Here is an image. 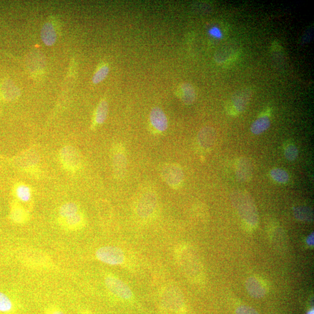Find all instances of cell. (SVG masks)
Returning a JSON list of instances; mask_svg holds the SVG:
<instances>
[{
  "label": "cell",
  "mask_w": 314,
  "mask_h": 314,
  "mask_svg": "<svg viewBox=\"0 0 314 314\" xmlns=\"http://www.w3.org/2000/svg\"><path fill=\"white\" fill-rule=\"evenodd\" d=\"M158 195L154 189L145 188L139 192L134 203V213L139 222L147 224L152 222L159 211Z\"/></svg>",
  "instance_id": "obj_1"
},
{
  "label": "cell",
  "mask_w": 314,
  "mask_h": 314,
  "mask_svg": "<svg viewBox=\"0 0 314 314\" xmlns=\"http://www.w3.org/2000/svg\"><path fill=\"white\" fill-rule=\"evenodd\" d=\"M176 262L180 270L191 281H201L203 272L201 263L196 253L187 244H180L175 249Z\"/></svg>",
  "instance_id": "obj_2"
},
{
  "label": "cell",
  "mask_w": 314,
  "mask_h": 314,
  "mask_svg": "<svg viewBox=\"0 0 314 314\" xmlns=\"http://www.w3.org/2000/svg\"><path fill=\"white\" fill-rule=\"evenodd\" d=\"M230 200L239 216L245 224L256 227L259 223V214L255 203L248 192L234 191L230 195Z\"/></svg>",
  "instance_id": "obj_3"
},
{
  "label": "cell",
  "mask_w": 314,
  "mask_h": 314,
  "mask_svg": "<svg viewBox=\"0 0 314 314\" xmlns=\"http://www.w3.org/2000/svg\"><path fill=\"white\" fill-rule=\"evenodd\" d=\"M160 175L166 184L173 189H178L184 181V172L181 166L173 162L162 164L160 169Z\"/></svg>",
  "instance_id": "obj_4"
},
{
  "label": "cell",
  "mask_w": 314,
  "mask_h": 314,
  "mask_svg": "<svg viewBox=\"0 0 314 314\" xmlns=\"http://www.w3.org/2000/svg\"><path fill=\"white\" fill-rule=\"evenodd\" d=\"M113 175L117 179H122L126 175L128 167L125 147L121 143H116L111 151Z\"/></svg>",
  "instance_id": "obj_5"
},
{
  "label": "cell",
  "mask_w": 314,
  "mask_h": 314,
  "mask_svg": "<svg viewBox=\"0 0 314 314\" xmlns=\"http://www.w3.org/2000/svg\"><path fill=\"white\" fill-rule=\"evenodd\" d=\"M160 298L164 307L171 311H179L183 305L182 295L175 285L169 284L162 287Z\"/></svg>",
  "instance_id": "obj_6"
},
{
  "label": "cell",
  "mask_w": 314,
  "mask_h": 314,
  "mask_svg": "<svg viewBox=\"0 0 314 314\" xmlns=\"http://www.w3.org/2000/svg\"><path fill=\"white\" fill-rule=\"evenodd\" d=\"M96 256L101 262L111 266H122L127 260L122 249L115 246H104L98 248Z\"/></svg>",
  "instance_id": "obj_7"
},
{
  "label": "cell",
  "mask_w": 314,
  "mask_h": 314,
  "mask_svg": "<svg viewBox=\"0 0 314 314\" xmlns=\"http://www.w3.org/2000/svg\"><path fill=\"white\" fill-rule=\"evenodd\" d=\"M105 284L109 292L120 299L130 300L134 297L130 286L116 276L111 274L106 276Z\"/></svg>",
  "instance_id": "obj_8"
},
{
  "label": "cell",
  "mask_w": 314,
  "mask_h": 314,
  "mask_svg": "<svg viewBox=\"0 0 314 314\" xmlns=\"http://www.w3.org/2000/svg\"><path fill=\"white\" fill-rule=\"evenodd\" d=\"M59 159L64 167L68 171L75 172L82 167L81 155L73 146H67L63 147L60 151Z\"/></svg>",
  "instance_id": "obj_9"
},
{
  "label": "cell",
  "mask_w": 314,
  "mask_h": 314,
  "mask_svg": "<svg viewBox=\"0 0 314 314\" xmlns=\"http://www.w3.org/2000/svg\"><path fill=\"white\" fill-rule=\"evenodd\" d=\"M252 97V90L248 88L242 89L234 93L229 103V111L233 114L243 112Z\"/></svg>",
  "instance_id": "obj_10"
},
{
  "label": "cell",
  "mask_w": 314,
  "mask_h": 314,
  "mask_svg": "<svg viewBox=\"0 0 314 314\" xmlns=\"http://www.w3.org/2000/svg\"><path fill=\"white\" fill-rule=\"evenodd\" d=\"M217 140V132L213 127H204L197 136V143L200 150L210 151L214 146Z\"/></svg>",
  "instance_id": "obj_11"
},
{
  "label": "cell",
  "mask_w": 314,
  "mask_h": 314,
  "mask_svg": "<svg viewBox=\"0 0 314 314\" xmlns=\"http://www.w3.org/2000/svg\"><path fill=\"white\" fill-rule=\"evenodd\" d=\"M150 122L153 130L157 134L164 133L167 130L168 121L165 113L159 107H154L150 113Z\"/></svg>",
  "instance_id": "obj_12"
},
{
  "label": "cell",
  "mask_w": 314,
  "mask_h": 314,
  "mask_svg": "<svg viewBox=\"0 0 314 314\" xmlns=\"http://www.w3.org/2000/svg\"><path fill=\"white\" fill-rule=\"evenodd\" d=\"M234 170L237 179L241 182H247L252 179L253 166L248 158L243 157L238 158Z\"/></svg>",
  "instance_id": "obj_13"
},
{
  "label": "cell",
  "mask_w": 314,
  "mask_h": 314,
  "mask_svg": "<svg viewBox=\"0 0 314 314\" xmlns=\"http://www.w3.org/2000/svg\"><path fill=\"white\" fill-rule=\"evenodd\" d=\"M245 286H246L248 292L253 297L262 298L267 293L266 286L263 284L261 280L256 277L248 278Z\"/></svg>",
  "instance_id": "obj_14"
},
{
  "label": "cell",
  "mask_w": 314,
  "mask_h": 314,
  "mask_svg": "<svg viewBox=\"0 0 314 314\" xmlns=\"http://www.w3.org/2000/svg\"><path fill=\"white\" fill-rule=\"evenodd\" d=\"M39 161V157L35 151H28L19 158L18 162L22 168L30 171L35 170Z\"/></svg>",
  "instance_id": "obj_15"
},
{
  "label": "cell",
  "mask_w": 314,
  "mask_h": 314,
  "mask_svg": "<svg viewBox=\"0 0 314 314\" xmlns=\"http://www.w3.org/2000/svg\"><path fill=\"white\" fill-rule=\"evenodd\" d=\"M178 96L185 105H191L196 99L195 89L191 83H184L178 89Z\"/></svg>",
  "instance_id": "obj_16"
},
{
  "label": "cell",
  "mask_w": 314,
  "mask_h": 314,
  "mask_svg": "<svg viewBox=\"0 0 314 314\" xmlns=\"http://www.w3.org/2000/svg\"><path fill=\"white\" fill-rule=\"evenodd\" d=\"M0 93L6 101H13L20 96V90L14 83L10 81L3 82L0 86Z\"/></svg>",
  "instance_id": "obj_17"
},
{
  "label": "cell",
  "mask_w": 314,
  "mask_h": 314,
  "mask_svg": "<svg viewBox=\"0 0 314 314\" xmlns=\"http://www.w3.org/2000/svg\"><path fill=\"white\" fill-rule=\"evenodd\" d=\"M40 35L43 42L47 46L54 45L57 38L54 26L50 22L45 23L41 30Z\"/></svg>",
  "instance_id": "obj_18"
},
{
  "label": "cell",
  "mask_w": 314,
  "mask_h": 314,
  "mask_svg": "<svg viewBox=\"0 0 314 314\" xmlns=\"http://www.w3.org/2000/svg\"><path fill=\"white\" fill-rule=\"evenodd\" d=\"M271 119L269 116L264 115L257 119L251 126V132L253 134L259 135L267 131L271 127Z\"/></svg>",
  "instance_id": "obj_19"
},
{
  "label": "cell",
  "mask_w": 314,
  "mask_h": 314,
  "mask_svg": "<svg viewBox=\"0 0 314 314\" xmlns=\"http://www.w3.org/2000/svg\"><path fill=\"white\" fill-rule=\"evenodd\" d=\"M62 221L64 225L70 229H80L84 226L85 223L84 215L81 212L73 216L62 219Z\"/></svg>",
  "instance_id": "obj_20"
},
{
  "label": "cell",
  "mask_w": 314,
  "mask_h": 314,
  "mask_svg": "<svg viewBox=\"0 0 314 314\" xmlns=\"http://www.w3.org/2000/svg\"><path fill=\"white\" fill-rule=\"evenodd\" d=\"M108 113V105L107 101H101L97 106L94 115L93 125L96 127L103 124L107 119Z\"/></svg>",
  "instance_id": "obj_21"
},
{
  "label": "cell",
  "mask_w": 314,
  "mask_h": 314,
  "mask_svg": "<svg viewBox=\"0 0 314 314\" xmlns=\"http://www.w3.org/2000/svg\"><path fill=\"white\" fill-rule=\"evenodd\" d=\"M11 218L14 222L21 224L27 221L28 215L24 208L18 204H15L11 210Z\"/></svg>",
  "instance_id": "obj_22"
},
{
  "label": "cell",
  "mask_w": 314,
  "mask_h": 314,
  "mask_svg": "<svg viewBox=\"0 0 314 314\" xmlns=\"http://www.w3.org/2000/svg\"><path fill=\"white\" fill-rule=\"evenodd\" d=\"M294 216L300 221H311L313 218L312 210L305 206H300L294 209Z\"/></svg>",
  "instance_id": "obj_23"
},
{
  "label": "cell",
  "mask_w": 314,
  "mask_h": 314,
  "mask_svg": "<svg viewBox=\"0 0 314 314\" xmlns=\"http://www.w3.org/2000/svg\"><path fill=\"white\" fill-rule=\"evenodd\" d=\"M80 212L77 204L75 203H68L60 207L59 213L61 219L73 216Z\"/></svg>",
  "instance_id": "obj_24"
},
{
  "label": "cell",
  "mask_w": 314,
  "mask_h": 314,
  "mask_svg": "<svg viewBox=\"0 0 314 314\" xmlns=\"http://www.w3.org/2000/svg\"><path fill=\"white\" fill-rule=\"evenodd\" d=\"M15 192L17 198L22 202H27L31 198V190L26 184H18L15 187Z\"/></svg>",
  "instance_id": "obj_25"
},
{
  "label": "cell",
  "mask_w": 314,
  "mask_h": 314,
  "mask_svg": "<svg viewBox=\"0 0 314 314\" xmlns=\"http://www.w3.org/2000/svg\"><path fill=\"white\" fill-rule=\"evenodd\" d=\"M270 175L273 180L279 183H286L290 179L289 173L282 168L272 169L270 172Z\"/></svg>",
  "instance_id": "obj_26"
},
{
  "label": "cell",
  "mask_w": 314,
  "mask_h": 314,
  "mask_svg": "<svg viewBox=\"0 0 314 314\" xmlns=\"http://www.w3.org/2000/svg\"><path fill=\"white\" fill-rule=\"evenodd\" d=\"M109 71V67L107 65H104L98 69L93 75L92 82L94 84L97 85L107 78Z\"/></svg>",
  "instance_id": "obj_27"
},
{
  "label": "cell",
  "mask_w": 314,
  "mask_h": 314,
  "mask_svg": "<svg viewBox=\"0 0 314 314\" xmlns=\"http://www.w3.org/2000/svg\"><path fill=\"white\" fill-rule=\"evenodd\" d=\"M13 307V302L10 298L6 294L0 292V312H10Z\"/></svg>",
  "instance_id": "obj_28"
},
{
  "label": "cell",
  "mask_w": 314,
  "mask_h": 314,
  "mask_svg": "<svg viewBox=\"0 0 314 314\" xmlns=\"http://www.w3.org/2000/svg\"><path fill=\"white\" fill-rule=\"evenodd\" d=\"M285 158L289 161L296 160L298 156V150L297 147L292 144L287 146L284 151Z\"/></svg>",
  "instance_id": "obj_29"
},
{
  "label": "cell",
  "mask_w": 314,
  "mask_h": 314,
  "mask_svg": "<svg viewBox=\"0 0 314 314\" xmlns=\"http://www.w3.org/2000/svg\"><path fill=\"white\" fill-rule=\"evenodd\" d=\"M236 314H259L254 308L248 306L242 305L238 307L236 311Z\"/></svg>",
  "instance_id": "obj_30"
},
{
  "label": "cell",
  "mask_w": 314,
  "mask_h": 314,
  "mask_svg": "<svg viewBox=\"0 0 314 314\" xmlns=\"http://www.w3.org/2000/svg\"><path fill=\"white\" fill-rule=\"evenodd\" d=\"M209 32L210 35L215 38V39H221L223 37L221 30L218 27H216V26H214V27L211 28Z\"/></svg>",
  "instance_id": "obj_31"
},
{
  "label": "cell",
  "mask_w": 314,
  "mask_h": 314,
  "mask_svg": "<svg viewBox=\"0 0 314 314\" xmlns=\"http://www.w3.org/2000/svg\"><path fill=\"white\" fill-rule=\"evenodd\" d=\"M312 33L311 32H307V33L305 34L304 36V39H303V41L304 43H307L309 42L310 40L308 39V37H309L310 38H311L312 39Z\"/></svg>",
  "instance_id": "obj_32"
},
{
  "label": "cell",
  "mask_w": 314,
  "mask_h": 314,
  "mask_svg": "<svg viewBox=\"0 0 314 314\" xmlns=\"http://www.w3.org/2000/svg\"><path fill=\"white\" fill-rule=\"evenodd\" d=\"M307 243L309 245H313V233L310 234V235L307 237Z\"/></svg>",
  "instance_id": "obj_33"
},
{
  "label": "cell",
  "mask_w": 314,
  "mask_h": 314,
  "mask_svg": "<svg viewBox=\"0 0 314 314\" xmlns=\"http://www.w3.org/2000/svg\"><path fill=\"white\" fill-rule=\"evenodd\" d=\"M52 314H64L62 312L60 311H56Z\"/></svg>",
  "instance_id": "obj_34"
},
{
  "label": "cell",
  "mask_w": 314,
  "mask_h": 314,
  "mask_svg": "<svg viewBox=\"0 0 314 314\" xmlns=\"http://www.w3.org/2000/svg\"><path fill=\"white\" fill-rule=\"evenodd\" d=\"M313 309L311 310V311H309V312H308V313L307 314H313Z\"/></svg>",
  "instance_id": "obj_35"
}]
</instances>
